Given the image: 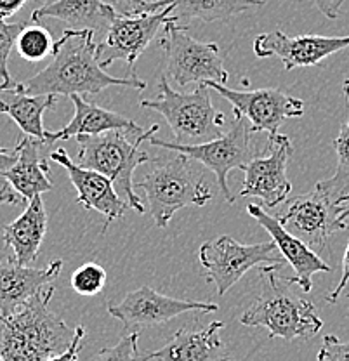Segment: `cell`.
Segmentation results:
<instances>
[{"mask_svg": "<svg viewBox=\"0 0 349 361\" xmlns=\"http://www.w3.org/2000/svg\"><path fill=\"white\" fill-rule=\"evenodd\" d=\"M106 283V271L99 264L87 262L71 274V288L80 295H96Z\"/></svg>", "mask_w": 349, "mask_h": 361, "instance_id": "cell-29", "label": "cell"}, {"mask_svg": "<svg viewBox=\"0 0 349 361\" xmlns=\"http://www.w3.org/2000/svg\"><path fill=\"white\" fill-rule=\"evenodd\" d=\"M337 219L341 221V223H346L349 219V202L343 203V205L339 207V214H337Z\"/></svg>", "mask_w": 349, "mask_h": 361, "instance_id": "cell-38", "label": "cell"}, {"mask_svg": "<svg viewBox=\"0 0 349 361\" xmlns=\"http://www.w3.org/2000/svg\"><path fill=\"white\" fill-rule=\"evenodd\" d=\"M61 268V259H54L44 269L21 266L14 257L0 262V316L16 313L33 295L49 287L59 276Z\"/></svg>", "mask_w": 349, "mask_h": 361, "instance_id": "cell-18", "label": "cell"}, {"mask_svg": "<svg viewBox=\"0 0 349 361\" xmlns=\"http://www.w3.org/2000/svg\"><path fill=\"white\" fill-rule=\"evenodd\" d=\"M58 96H30L16 89V84L9 89H0V113L11 116L25 135L40 139L46 142L44 130V113L56 106Z\"/></svg>", "mask_w": 349, "mask_h": 361, "instance_id": "cell-24", "label": "cell"}, {"mask_svg": "<svg viewBox=\"0 0 349 361\" xmlns=\"http://www.w3.org/2000/svg\"><path fill=\"white\" fill-rule=\"evenodd\" d=\"M193 161L183 153L172 152L155 158L148 174L134 183V188L145 191L148 209L159 228H165L178 210L204 207L212 200L204 172Z\"/></svg>", "mask_w": 349, "mask_h": 361, "instance_id": "cell-5", "label": "cell"}, {"mask_svg": "<svg viewBox=\"0 0 349 361\" xmlns=\"http://www.w3.org/2000/svg\"><path fill=\"white\" fill-rule=\"evenodd\" d=\"M339 205L314 188L310 193L285 200L276 219L290 235L298 236L314 252L325 250L333 233L348 229L337 219Z\"/></svg>", "mask_w": 349, "mask_h": 361, "instance_id": "cell-10", "label": "cell"}, {"mask_svg": "<svg viewBox=\"0 0 349 361\" xmlns=\"http://www.w3.org/2000/svg\"><path fill=\"white\" fill-rule=\"evenodd\" d=\"M159 129L155 123L148 130L136 126L133 129L108 130L97 135H78L75 137L78 141L77 164L110 178L116 193L127 198L130 209L145 214V205L134 188V171L141 164L149 161L148 152L141 149V145L149 141Z\"/></svg>", "mask_w": 349, "mask_h": 361, "instance_id": "cell-3", "label": "cell"}, {"mask_svg": "<svg viewBox=\"0 0 349 361\" xmlns=\"http://www.w3.org/2000/svg\"><path fill=\"white\" fill-rule=\"evenodd\" d=\"M344 96L349 103V78L343 84ZM337 152L336 174L330 179L320 180L314 188L325 193L336 205H343L349 202V122L344 123L339 135L333 141Z\"/></svg>", "mask_w": 349, "mask_h": 361, "instance_id": "cell-26", "label": "cell"}, {"mask_svg": "<svg viewBox=\"0 0 349 361\" xmlns=\"http://www.w3.org/2000/svg\"><path fill=\"white\" fill-rule=\"evenodd\" d=\"M96 33L91 30H65L54 44L52 61L28 80L16 84V89L30 96H73V94H99L101 90L122 85L145 90L146 82L137 77H114L97 59Z\"/></svg>", "mask_w": 349, "mask_h": 361, "instance_id": "cell-1", "label": "cell"}, {"mask_svg": "<svg viewBox=\"0 0 349 361\" xmlns=\"http://www.w3.org/2000/svg\"><path fill=\"white\" fill-rule=\"evenodd\" d=\"M137 338H140V332L125 334L116 342V345L103 348L91 361H137L140 360Z\"/></svg>", "mask_w": 349, "mask_h": 361, "instance_id": "cell-30", "label": "cell"}, {"mask_svg": "<svg viewBox=\"0 0 349 361\" xmlns=\"http://www.w3.org/2000/svg\"><path fill=\"white\" fill-rule=\"evenodd\" d=\"M40 2H44V4H51V2H54V0H40ZM42 4V6H44Z\"/></svg>", "mask_w": 349, "mask_h": 361, "instance_id": "cell-39", "label": "cell"}, {"mask_svg": "<svg viewBox=\"0 0 349 361\" xmlns=\"http://www.w3.org/2000/svg\"><path fill=\"white\" fill-rule=\"evenodd\" d=\"M247 212L266 229L271 240L278 248L280 255L292 266L295 276L288 278L292 285L301 287L302 292H311L313 288V276L317 273H330L332 268L313 250L299 240L298 236L290 235L287 229L278 223V219L269 216L259 203H249Z\"/></svg>", "mask_w": 349, "mask_h": 361, "instance_id": "cell-17", "label": "cell"}, {"mask_svg": "<svg viewBox=\"0 0 349 361\" xmlns=\"http://www.w3.org/2000/svg\"><path fill=\"white\" fill-rule=\"evenodd\" d=\"M205 85L217 90L221 97L230 101L235 115L249 120L252 134L268 133L269 135H275L278 134L283 120L304 115V101L288 96L281 90H235L216 82H207Z\"/></svg>", "mask_w": 349, "mask_h": 361, "instance_id": "cell-12", "label": "cell"}, {"mask_svg": "<svg viewBox=\"0 0 349 361\" xmlns=\"http://www.w3.org/2000/svg\"><path fill=\"white\" fill-rule=\"evenodd\" d=\"M292 152L294 148L287 135H269L264 155L254 157L243 169L245 180L238 197L261 198L268 209H275L287 200L292 191V184L287 178Z\"/></svg>", "mask_w": 349, "mask_h": 361, "instance_id": "cell-13", "label": "cell"}, {"mask_svg": "<svg viewBox=\"0 0 349 361\" xmlns=\"http://www.w3.org/2000/svg\"><path fill=\"white\" fill-rule=\"evenodd\" d=\"M71 103L75 106L73 118L56 133H47L46 130V145H54L58 141H66V139L78 137V135H97L108 133V130L116 129H133L137 123L129 120L120 113L104 110L97 104L85 101L80 94L70 96Z\"/></svg>", "mask_w": 349, "mask_h": 361, "instance_id": "cell-23", "label": "cell"}, {"mask_svg": "<svg viewBox=\"0 0 349 361\" xmlns=\"http://www.w3.org/2000/svg\"><path fill=\"white\" fill-rule=\"evenodd\" d=\"M54 40L51 32L39 23H26L16 40V51L21 58L30 63H39L52 54L54 51Z\"/></svg>", "mask_w": 349, "mask_h": 361, "instance_id": "cell-27", "label": "cell"}, {"mask_svg": "<svg viewBox=\"0 0 349 361\" xmlns=\"http://www.w3.org/2000/svg\"><path fill=\"white\" fill-rule=\"evenodd\" d=\"M349 47V35L346 37H322V35H298L288 37L281 30L262 33L254 40V54L259 59L278 58L285 70L317 66L329 56Z\"/></svg>", "mask_w": 349, "mask_h": 361, "instance_id": "cell-15", "label": "cell"}, {"mask_svg": "<svg viewBox=\"0 0 349 361\" xmlns=\"http://www.w3.org/2000/svg\"><path fill=\"white\" fill-rule=\"evenodd\" d=\"M165 58L167 73L178 85L190 84H226L228 71L224 59L216 44H205L193 39L178 23L164 26V37L160 39Z\"/></svg>", "mask_w": 349, "mask_h": 361, "instance_id": "cell-8", "label": "cell"}, {"mask_svg": "<svg viewBox=\"0 0 349 361\" xmlns=\"http://www.w3.org/2000/svg\"><path fill=\"white\" fill-rule=\"evenodd\" d=\"M49 157L68 172L71 184L78 193L77 202L84 209L103 214L106 217V226L120 219L129 209V203L120 198L110 178L103 176L101 172L92 171V169H85L75 164L66 153V149L63 148L54 149V152L49 153Z\"/></svg>", "mask_w": 349, "mask_h": 361, "instance_id": "cell-16", "label": "cell"}, {"mask_svg": "<svg viewBox=\"0 0 349 361\" xmlns=\"http://www.w3.org/2000/svg\"><path fill=\"white\" fill-rule=\"evenodd\" d=\"M0 361H2V356H0Z\"/></svg>", "mask_w": 349, "mask_h": 361, "instance_id": "cell-40", "label": "cell"}, {"mask_svg": "<svg viewBox=\"0 0 349 361\" xmlns=\"http://www.w3.org/2000/svg\"><path fill=\"white\" fill-rule=\"evenodd\" d=\"M313 2L317 4L318 9H320L329 20H337L341 7H343V4L346 2V0H313Z\"/></svg>", "mask_w": 349, "mask_h": 361, "instance_id": "cell-36", "label": "cell"}, {"mask_svg": "<svg viewBox=\"0 0 349 361\" xmlns=\"http://www.w3.org/2000/svg\"><path fill=\"white\" fill-rule=\"evenodd\" d=\"M47 233V214L42 197H35L28 202L25 212L4 226V243L14 250V259L21 266H32L37 261Z\"/></svg>", "mask_w": 349, "mask_h": 361, "instance_id": "cell-21", "label": "cell"}, {"mask_svg": "<svg viewBox=\"0 0 349 361\" xmlns=\"http://www.w3.org/2000/svg\"><path fill=\"white\" fill-rule=\"evenodd\" d=\"M18 160V148H0V205H16L23 198L11 186L7 174Z\"/></svg>", "mask_w": 349, "mask_h": 361, "instance_id": "cell-31", "label": "cell"}, {"mask_svg": "<svg viewBox=\"0 0 349 361\" xmlns=\"http://www.w3.org/2000/svg\"><path fill=\"white\" fill-rule=\"evenodd\" d=\"M250 135H252V130H250V126H247L245 118L235 115L230 133L223 134L219 139L205 142V145H178V142L165 141V139H159L155 135L149 139V145L169 149V152L183 153L191 160L210 169L216 174L217 184H219L224 200L233 205L235 195L231 193L230 186H228V174L233 169H242L243 171L247 164L256 157L252 145H250Z\"/></svg>", "mask_w": 349, "mask_h": 361, "instance_id": "cell-7", "label": "cell"}, {"mask_svg": "<svg viewBox=\"0 0 349 361\" xmlns=\"http://www.w3.org/2000/svg\"><path fill=\"white\" fill-rule=\"evenodd\" d=\"M275 242L243 245L231 236L223 235L205 242L198 250V259L205 269V278L214 281L217 293L224 295L235 283H238L250 269L262 264L281 268L283 257L276 254Z\"/></svg>", "mask_w": 349, "mask_h": 361, "instance_id": "cell-9", "label": "cell"}, {"mask_svg": "<svg viewBox=\"0 0 349 361\" xmlns=\"http://www.w3.org/2000/svg\"><path fill=\"white\" fill-rule=\"evenodd\" d=\"M223 322H212L202 330L181 329L174 337L160 348L146 355L145 361H230L226 345L221 341Z\"/></svg>", "mask_w": 349, "mask_h": 361, "instance_id": "cell-19", "label": "cell"}, {"mask_svg": "<svg viewBox=\"0 0 349 361\" xmlns=\"http://www.w3.org/2000/svg\"><path fill=\"white\" fill-rule=\"evenodd\" d=\"M348 281H349V243H348L346 252H344V257H343V274H341V280H339V283H337V287L333 288L329 295H326V302L336 304L337 300H339L341 293H343L344 288H346Z\"/></svg>", "mask_w": 349, "mask_h": 361, "instance_id": "cell-35", "label": "cell"}, {"mask_svg": "<svg viewBox=\"0 0 349 361\" xmlns=\"http://www.w3.org/2000/svg\"><path fill=\"white\" fill-rule=\"evenodd\" d=\"M217 310H219L217 304L174 299V297H167L149 287H141L137 290L129 292L122 302L108 306V313L120 319L125 330L162 325V323L171 322L176 316L190 313V311L212 313Z\"/></svg>", "mask_w": 349, "mask_h": 361, "instance_id": "cell-14", "label": "cell"}, {"mask_svg": "<svg viewBox=\"0 0 349 361\" xmlns=\"http://www.w3.org/2000/svg\"><path fill=\"white\" fill-rule=\"evenodd\" d=\"M348 300H349V293H348Z\"/></svg>", "mask_w": 349, "mask_h": 361, "instance_id": "cell-41", "label": "cell"}, {"mask_svg": "<svg viewBox=\"0 0 349 361\" xmlns=\"http://www.w3.org/2000/svg\"><path fill=\"white\" fill-rule=\"evenodd\" d=\"M28 0H0V20L6 21V18L14 16L18 11L25 7Z\"/></svg>", "mask_w": 349, "mask_h": 361, "instance_id": "cell-37", "label": "cell"}, {"mask_svg": "<svg viewBox=\"0 0 349 361\" xmlns=\"http://www.w3.org/2000/svg\"><path fill=\"white\" fill-rule=\"evenodd\" d=\"M266 0H165L162 9L171 6L176 23L202 20L205 23L226 21L236 14L262 7Z\"/></svg>", "mask_w": 349, "mask_h": 361, "instance_id": "cell-25", "label": "cell"}, {"mask_svg": "<svg viewBox=\"0 0 349 361\" xmlns=\"http://www.w3.org/2000/svg\"><path fill=\"white\" fill-rule=\"evenodd\" d=\"M157 99H142L141 106L153 110L167 120L178 145L197 146L223 135L224 115L212 106L210 87L200 84L193 92H178L160 78Z\"/></svg>", "mask_w": 349, "mask_h": 361, "instance_id": "cell-6", "label": "cell"}, {"mask_svg": "<svg viewBox=\"0 0 349 361\" xmlns=\"http://www.w3.org/2000/svg\"><path fill=\"white\" fill-rule=\"evenodd\" d=\"M172 9L167 6L159 13L140 14V16H120L111 21L106 32L104 42L97 44V59L99 65L106 70L116 59H122L134 70L137 58L145 52V49L152 44V40L159 35L169 23H176L171 16Z\"/></svg>", "mask_w": 349, "mask_h": 361, "instance_id": "cell-11", "label": "cell"}, {"mask_svg": "<svg viewBox=\"0 0 349 361\" xmlns=\"http://www.w3.org/2000/svg\"><path fill=\"white\" fill-rule=\"evenodd\" d=\"M317 361H349V342L339 341L336 336L329 334L324 337Z\"/></svg>", "mask_w": 349, "mask_h": 361, "instance_id": "cell-33", "label": "cell"}, {"mask_svg": "<svg viewBox=\"0 0 349 361\" xmlns=\"http://www.w3.org/2000/svg\"><path fill=\"white\" fill-rule=\"evenodd\" d=\"M44 18H54L66 23L71 30L103 33L108 32L116 13L110 4L103 0H54L33 11L30 21L39 23Z\"/></svg>", "mask_w": 349, "mask_h": 361, "instance_id": "cell-22", "label": "cell"}, {"mask_svg": "<svg viewBox=\"0 0 349 361\" xmlns=\"http://www.w3.org/2000/svg\"><path fill=\"white\" fill-rule=\"evenodd\" d=\"M18 160L7 174L11 186L26 202L40 197L52 190L51 169L47 165L46 145L44 141L25 135L18 142Z\"/></svg>", "mask_w": 349, "mask_h": 361, "instance_id": "cell-20", "label": "cell"}, {"mask_svg": "<svg viewBox=\"0 0 349 361\" xmlns=\"http://www.w3.org/2000/svg\"><path fill=\"white\" fill-rule=\"evenodd\" d=\"M52 295L49 285L16 313L0 316L2 361H46L70 348L77 332L49 310Z\"/></svg>", "mask_w": 349, "mask_h": 361, "instance_id": "cell-2", "label": "cell"}, {"mask_svg": "<svg viewBox=\"0 0 349 361\" xmlns=\"http://www.w3.org/2000/svg\"><path fill=\"white\" fill-rule=\"evenodd\" d=\"M75 338L73 342H71V345L68 349H66L63 355H58L54 356V358H49L46 361H78V353H80V344H82V338L85 337V329L84 326H77L75 329Z\"/></svg>", "mask_w": 349, "mask_h": 361, "instance_id": "cell-34", "label": "cell"}, {"mask_svg": "<svg viewBox=\"0 0 349 361\" xmlns=\"http://www.w3.org/2000/svg\"><path fill=\"white\" fill-rule=\"evenodd\" d=\"M26 26V21L21 23H6L0 20V78H2V84L0 89H9L13 87L14 82L11 78L9 70H7V61H9V56L13 47L16 45L18 37H20L21 30Z\"/></svg>", "mask_w": 349, "mask_h": 361, "instance_id": "cell-28", "label": "cell"}, {"mask_svg": "<svg viewBox=\"0 0 349 361\" xmlns=\"http://www.w3.org/2000/svg\"><path fill=\"white\" fill-rule=\"evenodd\" d=\"M165 0H108L120 16H140V14L159 13Z\"/></svg>", "mask_w": 349, "mask_h": 361, "instance_id": "cell-32", "label": "cell"}, {"mask_svg": "<svg viewBox=\"0 0 349 361\" xmlns=\"http://www.w3.org/2000/svg\"><path fill=\"white\" fill-rule=\"evenodd\" d=\"M278 266H264L261 293L249 310L242 314L240 323L247 326H264L269 337H280L292 342L295 338H311L324 326L320 314L311 300L302 299L290 290V280H280L275 271Z\"/></svg>", "mask_w": 349, "mask_h": 361, "instance_id": "cell-4", "label": "cell"}]
</instances>
